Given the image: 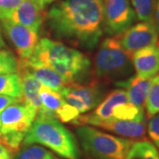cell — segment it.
<instances>
[{"mask_svg":"<svg viewBox=\"0 0 159 159\" xmlns=\"http://www.w3.org/2000/svg\"><path fill=\"white\" fill-rule=\"evenodd\" d=\"M133 67L131 56L123 49L118 36L105 38L100 43L94 61L97 80H123L130 77Z\"/></svg>","mask_w":159,"mask_h":159,"instance_id":"cell-5","label":"cell"},{"mask_svg":"<svg viewBox=\"0 0 159 159\" xmlns=\"http://www.w3.org/2000/svg\"><path fill=\"white\" fill-rule=\"evenodd\" d=\"M154 25L157 29V31L159 34V0H155L154 3L153 19H152Z\"/></svg>","mask_w":159,"mask_h":159,"instance_id":"cell-29","label":"cell"},{"mask_svg":"<svg viewBox=\"0 0 159 159\" xmlns=\"http://www.w3.org/2000/svg\"><path fill=\"white\" fill-rule=\"evenodd\" d=\"M59 94L81 115L91 111L102 102L104 88L99 80H92L85 83L66 85Z\"/></svg>","mask_w":159,"mask_h":159,"instance_id":"cell-9","label":"cell"},{"mask_svg":"<svg viewBox=\"0 0 159 159\" xmlns=\"http://www.w3.org/2000/svg\"><path fill=\"white\" fill-rule=\"evenodd\" d=\"M23 0H0V17L14 10Z\"/></svg>","mask_w":159,"mask_h":159,"instance_id":"cell-26","label":"cell"},{"mask_svg":"<svg viewBox=\"0 0 159 159\" xmlns=\"http://www.w3.org/2000/svg\"><path fill=\"white\" fill-rule=\"evenodd\" d=\"M21 101H22V100L20 99V98H15V97L0 95V113H1L7 106L11 105L12 103H15V102H21Z\"/></svg>","mask_w":159,"mask_h":159,"instance_id":"cell-27","label":"cell"},{"mask_svg":"<svg viewBox=\"0 0 159 159\" xmlns=\"http://www.w3.org/2000/svg\"><path fill=\"white\" fill-rule=\"evenodd\" d=\"M6 47V43H5V40L2 36V34H1V31H0V50L1 49H4Z\"/></svg>","mask_w":159,"mask_h":159,"instance_id":"cell-31","label":"cell"},{"mask_svg":"<svg viewBox=\"0 0 159 159\" xmlns=\"http://www.w3.org/2000/svg\"><path fill=\"white\" fill-rule=\"evenodd\" d=\"M118 37L121 46L130 56L141 49L157 45L159 42V34L153 21H141L133 25Z\"/></svg>","mask_w":159,"mask_h":159,"instance_id":"cell-10","label":"cell"},{"mask_svg":"<svg viewBox=\"0 0 159 159\" xmlns=\"http://www.w3.org/2000/svg\"><path fill=\"white\" fill-rule=\"evenodd\" d=\"M39 144L64 159H80L76 138L57 118L38 114L24 138L22 145Z\"/></svg>","mask_w":159,"mask_h":159,"instance_id":"cell-3","label":"cell"},{"mask_svg":"<svg viewBox=\"0 0 159 159\" xmlns=\"http://www.w3.org/2000/svg\"><path fill=\"white\" fill-rule=\"evenodd\" d=\"M88 125H94L102 128L111 133L123 138L134 140L142 139L146 134L145 121L136 120H121V119H107V120H95Z\"/></svg>","mask_w":159,"mask_h":159,"instance_id":"cell-14","label":"cell"},{"mask_svg":"<svg viewBox=\"0 0 159 159\" xmlns=\"http://www.w3.org/2000/svg\"><path fill=\"white\" fill-rule=\"evenodd\" d=\"M107 119L145 121L144 109L131 103L125 90L118 89L110 92L93 111L80 115L73 123L80 125H89L95 120Z\"/></svg>","mask_w":159,"mask_h":159,"instance_id":"cell-6","label":"cell"},{"mask_svg":"<svg viewBox=\"0 0 159 159\" xmlns=\"http://www.w3.org/2000/svg\"><path fill=\"white\" fill-rule=\"evenodd\" d=\"M152 79L153 78H142L137 75H134L123 80L115 82V85L119 89L125 90L128 100L131 103L139 108L144 109Z\"/></svg>","mask_w":159,"mask_h":159,"instance_id":"cell-18","label":"cell"},{"mask_svg":"<svg viewBox=\"0 0 159 159\" xmlns=\"http://www.w3.org/2000/svg\"><path fill=\"white\" fill-rule=\"evenodd\" d=\"M39 97L48 114L57 118L63 123H73L80 115L59 93L51 90L45 86H41Z\"/></svg>","mask_w":159,"mask_h":159,"instance_id":"cell-12","label":"cell"},{"mask_svg":"<svg viewBox=\"0 0 159 159\" xmlns=\"http://www.w3.org/2000/svg\"><path fill=\"white\" fill-rule=\"evenodd\" d=\"M15 152L0 141V159H13Z\"/></svg>","mask_w":159,"mask_h":159,"instance_id":"cell-28","label":"cell"},{"mask_svg":"<svg viewBox=\"0 0 159 159\" xmlns=\"http://www.w3.org/2000/svg\"><path fill=\"white\" fill-rule=\"evenodd\" d=\"M80 147L89 159H125L134 141L112 135L90 125L75 129Z\"/></svg>","mask_w":159,"mask_h":159,"instance_id":"cell-4","label":"cell"},{"mask_svg":"<svg viewBox=\"0 0 159 159\" xmlns=\"http://www.w3.org/2000/svg\"><path fill=\"white\" fill-rule=\"evenodd\" d=\"M18 74L20 78L21 98L23 102L34 108L36 111L37 115H49L44 107L43 106L39 97V90L42 84L24 67H19Z\"/></svg>","mask_w":159,"mask_h":159,"instance_id":"cell-17","label":"cell"},{"mask_svg":"<svg viewBox=\"0 0 159 159\" xmlns=\"http://www.w3.org/2000/svg\"><path fill=\"white\" fill-rule=\"evenodd\" d=\"M19 67L26 68L42 85L57 93H60L66 85L62 78L54 70L41 63L32 62L29 60H19Z\"/></svg>","mask_w":159,"mask_h":159,"instance_id":"cell-16","label":"cell"},{"mask_svg":"<svg viewBox=\"0 0 159 159\" xmlns=\"http://www.w3.org/2000/svg\"><path fill=\"white\" fill-rule=\"evenodd\" d=\"M44 20L43 8L33 0H23L14 10L0 17V20H8L40 32Z\"/></svg>","mask_w":159,"mask_h":159,"instance_id":"cell-13","label":"cell"},{"mask_svg":"<svg viewBox=\"0 0 159 159\" xmlns=\"http://www.w3.org/2000/svg\"><path fill=\"white\" fill-rule=\"evenodd\" d=\"M19 59L9 50H0V74L18 73Z\"/></svg>","mask_w":159,"mask_h":159,"instance_id":"cell-24","label":"cell"},{"mask_svg":"<svg viewBox=\"0 0 159 159\" xmlns=\"http://www.w3.org/2000/svg\"><path fill=\"white\" fill-rule=\"evenodd\" d=\"M148 134L153 142L155 147L159 151V113L149 119L148 124Z\"/></svg>","mask_w":159,"mask_h":159,"instance_id":"cell-25","label":"cell"},{"mask_svg":"<svg viewBox=\"0 0 159 159\" xmlns=\"http://www.w3.org/2000/svg\"><path fill=\"white\" fill-rule=\"evenodd\" d=\"M125 159H159V151L147 140L134 142Z\"/></svg>","mask_w":159,"mask_h":159,"instance_id":"cell-20","label":"cell"},{"mask_svg":"<svg viewBox=\"0 0 159 159\" xmlns=\"http://www.w3.org/2000/svg\"><path fill=\"white\" fill-rule=\"evenodd\" d=\"M144 107L146 109L147 119L159 113V74H157L152 79Z\"/></svg>","mask_w":159,"mask_h":159,"instance_id":"cell-22","label":"cell"},{"mask_svg":"<svg viewBox=\"0 0 159 159\" xmlns=\"http://www.w3.org/2000/svg\"><path fill=\"white\" fill-rule=\"evenodd\" d=\"M136 14L129 0L102 2V29L110 36H119L134 25Z\"/></svg>","mask_w":159,"mask_h":159,"instance_id":"cell-8","label":"cell"},{"mask_svg":"<svg viewBox=\"0 0 159 159\" xmlns=\"http://www.w3.org/2000/svg\"><path fill=\"white\" fill-rule=\"evenodd\" d=\"M2 28L17 52L19 60H28L39 42V33L18 23L0 20Z\"/></svg>","mask_w":159,"mask_h":159,"instance_id":"cell-11","label":"cell"},{"mask_svg":"<svg viewBox=\"0 0 159 159\" xmlns=\"http://www.w3.org/2000/svg\"><path fill=\"white\" fill-rule=\"evenodd\" d=\"M34 2H36L38 5H39L42 8H43L44 9V7L47 6L48 5H50L51 3H53L54 1H56V0H33Z\"/></svg>","mask_w":159,"mask_h":159,"instance_id":"cell-30","label":"cell"},{"mask_svg":"<svg viewBox=\"0 0 159 159\" xmlns=\"http://www.w3.org/2000/svg\"><path fill=\"white\" fill-rule=\"evenodd\" d=\"M137 19L141 21H152L155 0H131Z\"/></svg>","mask_w":159,"mask_h":159,"instance_id":"cell-23","label":"cell"},{"mask_svg":"<svg viewBox=\"0 0 159 159\" xmlns=\"http://www.w3.org/2000/svg\"><path fill=\"white\" fill-rule=\"evenodd\" d=\"M13 159H61L51 150L39 144L21 145Z\"/></svg>","mask_w":159,"mask_h":159,"instance_id":"cell-19","label":"cell"},{"mask_svg":"<svg viewBox=\"0 0 159 159\" xmlns=\"http://www.w3.org/2000/svg\"><path fill=\"white\" fill-rule=\"evenodd\" d=\"M137 76L153 78L159 73V45L148 46L131 56Z\"/></svg>","mask_w":159,"mask_h":159,"instance_id":"cell-15","label":"cell"},{"mask_svg":"<svg viewBox=\"0 0 159 159\" xmlns=\"http://www.w3.org/2000/svg\"><path fill=\"white\" fill-rule=\"evenodd\" d=\"M51 34L77 48L93 51L102 29V0H61L45 15Z\"/></svg>","mask_w":159,"mask_h":159,"instance_id":"cell-1","label":"cell"},{"mask_svg":"<svg viewBox=\"0 0 159 159\" xmlns=\"http://www.w3.org/2000/svg\"><path fill=\"white\" fill-rule=\"evenodd\" d=\"M28 60L49 66L66 85L88 82L92 74L91 61L84 53L49 38L39 40L34 54Z\"/></svg>","mask_w":159,"mask_h":159,"instance_id":"cell-2","label":"cell"},{"mask_svg":"<svg viewBox=\"0 0 159 159\" xmlns=\"http://www.w3.org/2000/svg\"><path fill=\"white\" fill-rule=\"evenodd\" d=\"M36 115V111L22 101L7 106L0 113V141L16 153Z\"/></svg>","mask_w":159,"mask_h":159,"instance_id":"cell-7","label":"cell"},{"mask_svg":"<svg viewBox=\"0 0 159 159\" xmlns=\"http://www.w3.org/2000/svg\"><path fill=\"white\" fill-rule=\"evenodd\" d=\"M0 95L21 98V84L18 73L0 74Z\"/></svg>","mask_w":159,"mask_h":159,"instance_id":"cell-21","label":"cell"}]
</instances>
